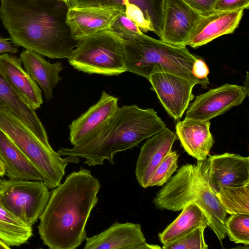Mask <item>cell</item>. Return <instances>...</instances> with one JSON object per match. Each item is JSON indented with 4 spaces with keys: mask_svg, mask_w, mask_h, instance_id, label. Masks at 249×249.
<instances>
[{
    "mask_svg": "<svg viewBox=\"0 0 249 249\" xmlns=\"http://www.w3.org/2000/svg\"><path fill=\"white\" fill-rule=\"evenodd\" d=\"M0 19L13 44L51 58H70L78 41L59 0H0Z\"/></svg>",
    "mask_w": 249,
    "mask_h": 249,
    "instance_id": "cell-1",
    "label": "cell"
},
{
    "mask_svg": "<svg viewBox=\"0 0 249 249\" xmlns=\"http://www.w3.org/2000/svg\"><path fill=\"white\" fill-rule=\"evenodd\" d=\"M100 187L90 170L81 167L53 189L37 226L45 245L50 249H75L82 244Z\"/></svg>",
    "mask_w": 249,
    "mask_h": 249,
    "instance_id": "cell-2",
    "label": "cell"
},
{
    "mask_svg": "<svg viewBox=\"0 0 249 249\" xmlns=\"http://www.w3.org/2000/svg\"><path fill=\"white\" fill-rule=\"evenodd\" d=\"M165 127L153 108L124 106L93 137L71 148L61 147L57 152L60 156L83 158L89 166L102 165L105 160L114 164L116 153L132 149Z\"/></svg>",
    "mask_w": 249,
    "mask_h": 249,
    "instance_id": "cell-3",
    "label": "cell"
},
{
    "mask_svg": "<svg viewBox=\"0 0 249 249\" xmlns=\"http://www.w3.org/2000/svg\"><path fill=\"white\" fill-rule=\"evenodd\" d=\"M126 71L148 79L158 72L181 77L195 85L200 81L192 72L197 58L186 47H176L144 34L124 40Z\"/></svg>",
    "mask_w": 249,
    "mask_h": 249,
    "instance_id": "cell-4",
    "label": "cell"
},
{
    "mask_svg": "<svg viewBox=\"0 0 249 249\" xmlns=\"http://www.w3.org/2000/svg\"><path fill=\"white\" fill-rule=\"evenodd\" d=\"M209 169L208 158L182 165L157 193L153 203L159 209L174 212L193 203L205 214L213 212L219 201L210 187Z\"/></svg>",
    "mask_w": 249,
    "mask_h": 249,
    "instance_id": "cell-5",
    "label": "cell"
},
{
    "mask_svg": "<svg viewBox=\"0 0 249 249\" xmlns=\"http://www.w3.org/2000/svg\"><path fill=\"white\" fill-rule=\"evenodd\" d=\"M0 130L32 163L49 189L61 183L68 162L78 161L75 157L61 158L50 145L44 143L29 127L7 110H0Z\"/></svg>",
    "mask_w": 249,
    "mask_h": 249,
    "instance_id": "cell-6",
    "label": "cell"
},
{
    "mask_svg": "<svg viewBox=\"0 0 249 249\" xmlns=\"http://www.w3.org/2000/svg\"><path fill=\"white\" fill-rule=\"evenodd\" d=\"M68 61L85 73L118 75L126 71L124 40L111 30L97 33L79 40Z\"/></svg>",
    "mask_w": 249,
    "mask_h": 249,
    "instance_id": "cell-7",
    "label": "cell"
},
{
    "mask_svg": "<svg viewBox=\"0 0 249 249\" xmlns=\"http://www.w3.org/2000/svg\"><path fill=\"white\" fill-rule=\"evenodd\" d=\"M49 189L42 180H5L0 189V202L14 215L32 227L47 205Z\"/></svg>",
    "mask_w": 249,
    "mask_h": 249,
    "instance_id": "cell-8",
    "label": "cell"
},
{
    "mask_svg": "<svg viewBox=\"0 0 249 249\" xmlns=\"http://www.w3.org/2000/svg\"><path fill=\"white\" fill-rule=\"evenodd\" d=\"M248 94L249 90L244 86L225 84L196 96L185 118L210 121L241 105Z\"/></svg>",
    "mask_w": 249,
    "mask_h": 249,
    "instance_id": "cell-9",
    "label": "cell"
},
{
    "mask_svg": "<svg viewBox=\"0 0 249 249\" xmlns=\"http://www.w3.org/2000/svg\"><path fill=\"white\" fill-rule=\"evenodd\" d=\"M201 16L182 0H164L160 40L186 47Z\"/></svg>",
    "mask_w": 249,
    "mask_h": 249,
    "instance_id": "cell-10",
    "label": "cell"
},
{
    "mask_svg": "<svg viewBox=\"0 0 249 249\" xmlns=\"http://www.w3.org/2000/svg\"><path fill=\"white\" fill-rule=\"evenodd\" d=\"M148 80L161 104L175 120L180 119L194 96V84L181 77L165 72L152 75Z\"/></svg>",
    "mask_w": 249,
    "mask_h": 249,
    "instance_id": "cell-11",
    "label": "cell"
},
{
    "mask_svg": "<svg viewBox=\"0 0 249 249\" xmlns=\"http://www.w3.org/2000/svg\"><path fill=\"white\" fill-rule=\"evenodd\" d=\"M118 101L103 90L98 101L69 125L71 143L75 146L93 137L115 114Z\"/></svg>",
    "mask_w": 249,
    "mask_h": 249,
    "instance_id": "cell-12",
    "label": "cell"
},
{
    "mask_svg": "<svg viewBox=\"0 0 249 249\" xmlns=\"http://www.w3.org/2000/svg\"><path fill=\"white\" fill-rule=\"evenodd\" d=\"M125 10L117 7H69L66 23L72 37L78 41L97 33L111 30Z\"/></svg>",
    "mask_w": 249,
    "mask_h": 249,
    "instance_id": "cell-13",
    "label": "cell"
},
{
    "mask_svg": "<svg viewBox=\"0 0 249 249\" xmlns=\"http://www.w3.org/2000/svg\"><path fill=\"white\" fill-rule=\"evenodd\" d=\"M208 181L217 193L220 186H241L249 183V158L225 153L209 155Z\"/></svg>",
    "mask_w": 249,
    "mask_h": 249,
    "instance_id": "cell-14",
    "label": "cell"
},
{
    "mask_svg": "<svg viewBox=\"0 0 249 249\" xmlns=\"http://www.w3.org/2000/svg\"><path fill=\"white\" fill-rule=\"evenodd\" d=\"M177 135L165 127L150 137L141 148L136 162L137 180L142 188L148 187L149 181L155 170L166 156L172 151Z\"/></svg>",
    "mask_w": 249,
    "mask_h": 249,
    "instance_id": "cell-15",
    "label": "cell"
},
{
    "mask_svg": "<svg viewBox=\"0 0 249 249\" xmlns=\"http://www.w3.org/2000/svg\"><path fill=\"white\" fill-rule=\"evenodd\" d=\"M20 58L8 53L0 54V73L14 91L33 110L43 103L41 90L22 67Z\"/></svg>",
    "mask_w": 249,
    "mask_h": 249,
    "instance_id": "cell-16",
    "label": "cell"
},
{
    "mask_svg": "<svg viewBox=\"0 0 249 249\" xmlns=\"http://www.w3.org/2000/svg\"><path fill=\"white\" fill-rule=\"evenodd\" d=\"M244 10L213 11L201 16L187 45L197 48L220 36L233 33L239 25Z\"/></svg>",
    "mask_w": 249,
    "mask_h": 249,
    "instance_id": "cell-17",
    "label": "cell"
},
{
    "mask_svg": "<svg viewBox=\"0 0 249 249\" xmlns=\"http://www.w3.org/2000/svg\"><path fill=\"white\" fill-rule=\"evenodd\" d=\"M85 240L84 249H137L145 242L146 239L140 224L116 222Z\"/></svg>",
    "mask_w": 249,
    "mask_h": 249,
    "instance_id": "cell-18",
    "label": "cell"
},
{
    "mask_svg": "<svg viewBox=\"0 0 249 249\" xmlns=\"http://www.w3.org/2000/svg\"><path fill=\"white\" fill-rule=\"evenodd\" d=\"M210 121L184 119L176 125V134L185 151L197 160H205L214 143Z\"/></svg>",
    "mask_w": 249,
    "mask_h": 249,
    "instance_id": "cell-19",
    "label": "cell"
},
{
    "mask_svg": "<svg viewBox=\"0 0 249 249\" xmlns=\"http://www.w3.org/2000/svg\"><path fill=\"white\" fill-rule=\"evenodd\" d=\"M25 70L39 85L47 101L53 97V90L61 78L59 73L63 69L61 62L51 63L41 55L29 50L20 53Z\"/></svg>",
    "mask_w": 249,
    "mask_h": 249,
    "instance_id": "cell-20",
    "label": "cell"
},
{
    "mask_svg": "<svg viewBox=\"0 0 249 249\" xmlns=\"http://www.w3.org/2000/svg\"><path fill=\"white\" fill-rule=\"evenodd\" d=\"M0 110L13 114L47 145H50L46 131L33 110L14 91L0 73Z\"/></svg>",
    "mask_w": 249,
    "mask_h": 249,
    "instance_id": "cell-21",
    "label": "cell"
},
{
    "mask_svg": "<svg viewBox=\"0 0 249 249\" xmlns=\"http://www.w3.org/2000/svg\"><path fill=\"white\" fill-rule=\"evenodd\" d=\"M0 160L9 179L39 181L36 168L10 138L0 130Z\"/></svg>",
    "mask_w": 249,
    "mask_h": 249,
    "instance_id": "cell-22",
    "label": "cell"
},
{
    "mask_svg": "<svg viewBox=\"0 0 249 249\" xmlns=\"http://www.w3.org/2000/svg\"><path fill=\"white\" fill-rule=\"evenodd\" d=\"M208 221L204 213L196 204L185 206L179 216L161 233L159 239L163 245L176 241L196 228L208 226Z\"/></svg>",
    "mask_w": 249,
    "mask_h": 249,
    "instance_id": "cell-23",
    "label": "cell"
},
{
    "mask_svg": "<svg viewBox=\"0 0 249 249\" xmlns=\"http://www.w3.org/2000/svg\"><path fill=\"white\" fill-rule=\"evenodd\" d=\"M33 235L32 227L6 209L0 202V239L8 246L18 247Z\"/></svg>",
    "mask_w": 249,
    "mask_h": 249,
    "instance_id": "cell-24",
    "label": "cell"
},
{
    "mask_svg": "<svg viewBox=\"0 0 249 249\" xmlns=\"http://www.w3.org/2000/svg\"><path fill=\"white\" fill-rule=\"evenodd\" d=\"M215 194L227 213L249 214V183L238 187L222 185Z\"/></svg>",
    "mask_w": 249,
    "mask_h": 249,
    "instance_id": "cell-25",
    "label": "cell"
},
{
    "mask_svg": "<svg viewBox=\"0 0 249 249\" xmlns=\"http://www.w3.org/2000/svg\"><path fill=\"white\" fill-rule=\"evenodd\" d=\"M225 227L231 241L249 245V214L235 213L226 218Z\"/></svg>",
    "mask_w": 249,
    "mask_h": 249,
    "instance_id": "cell-26",
    "label": "cell"
},
{
    "mask_svg": "<svg viewBox=\"0 0 249 249\" xmlns=\"http://www.w3.org/2000/svg\"><path fill=\"white\" fill-rule=\"evenodd\" d=\"M128 1L141 9L151 23L153 32L160 38L163 26L164 0H128Z\"/></svg>",
    "mask_w": 249,
    "mask_h": 249,
    "instance_id": "cell-27",
    "label": "cell"
},
{
    "mask_svg": "<svg viewBox=\"0 0 249 249\" xmlns=\"http://www.w3.org/2000/svg\"><path fill=\"white\" fill-rule=\"evenodd\" d=\"M178 156L176 151H172L166 156L154 172L148 187L161 186L167 182L178 167Z\"/></svg>",
    "mask_w": 249,
    "mask_h": 249,
    "instance_id": "cell-28",
    "label": "cell"
},
{
    "mask_svg": "<svg viewBox=\"0 0 249 249\" xmlns=\"http://www.w3.org/2000/svg\"><path fill=\"white\" fill-rule=\"evenodd\" d=\"M206 227H199L176 241L163 245L164 249H206L208 246L204 236Z\"/></svg>",
    "mask_w": 249,
    "mask_h": 249,
    "instance_id": "cell-29",
    "label": "cell"
},
{
    "mask_svg": "<svg viewBox=\"0 0 249 249\" xmlns=\"http://www.w3.org/2000/svg\"><path fill=\"white\" fill-rule=\"evenodd\" d=\"M111 30L115 32L124 40L134 38L143 33L122 12L114 22Z\"/></svg>",
    "mask_w": 249,
    "mask_h": 249,
    "instance_id": "cell-30",
    "label": "cell"
},
{
    "mask_svg": "<svg viewBox=\"0 0 249 249\" xmlns=\"http://www.w3.org/2000/svg\"><path fill=\"white\" fill-rule=\"evenodd\" d=\"M125 14L142 31L153 32L151 23L146 19L141 9L135 4L129 2H126Z\"/></svg>",
    "mask_w": 249,
    "mask_h": 249,
    "instance_id": "cell-31",
    "label": "cell"
},
{
    "mask_svg": "<svg viewBox=\"0 0 249 249\" xmlns=\"http://www.w3.org/2000/svg\"><path fill=\"white\" fill-rule=\"evenodd\" d=\"M127 0H69V7H117L125 10Z\"/></svg>",
    "mask_w": 249,
    "mask_h": 249,
    "instance_id": "cell-32",
    "label": "cell"
},
{
    "mask_svg": "<svg viewBox=\"0 0 249 249\" xmlns=\"http://www.w3.org/2000/svg\"><path fill=\"white\" fill-rule=\"evenodd\" d=\"M249 8V0H216L214 11H230Z\"/></svg>",
    "mask_w": 249,
    "mask_h": 249,
    "instance_id": "cell-33",
    "label": "cell"
},
{
    "mask_svg": "<svg viewBox=\"0 0 249 249\" xmlns=\"http://www.w3.org/2000/svg\"><path fill=\"white\" fill-rule=\"evenodd\" d=\"M201 16L207 15L214 11L216 0H182Z\"/></svg>",
    "mask_w": 249,
    "mask_h": 249,
    "instance_id": "cell-34",
    "label": "cell"
},
{
    "mask_svg": "<svg viewBox=\"0 0 249 249\" xmlns=\"http://www.w3.org/2000/svg\"><path fill=\"white\" fill-rule=\"evenodd\" d=\"M192 72L200 81L202 87L204 89L206 88L209 83L208 78L209 70L203 60L197 57L193 64Z\"/></svg>",
    "mask_w": 249,
    "mask_h": 249,
    "instance_id": "cell-35",
    "label": "cell"
},
{
    "mask_svg": "<svg viewBox=\"0 0 249 249\" xmlns=\"http://www.w3.org/2000/svg\"><path fill=\"white\" fill-rule=\"evenodd\" d=\"M10 38L0 36V54L5 53H16L18 49L14 47L12 42L10 41Z\"/></svg>",
    "mask_w": 249,
    "mask_h": 249,
    "instance_id": "cell-36",
    "label": "cell"
},
{
    "mask_svg": "<svg viewBox=\"0 0 249 249\" xmlns=\"http://www.w3.org/2000/svg\"><path fill=\"white\" fill-rule=\"evenodd\" d=\"M161 248L158 245H149L144 242L141 245L138 247V249H161Z\"/></svg>",
    "mask_w": 249,
    "mask_h": 249,
    "instance_id": "cell-37",
    "label": "cell"
},
{
    "mask_svg": "<svg viewBox=\"0 0 249 249\" xmlns=\"http://www.w3.org/2000/svg\"><path fill=\"white\" fill-rule=\"evenodd\" d=\"M6 172L4 166L0 160V177H2L5 175Z\"/></svg>",
    "mask_w": 249,
    "mask_h": 249,
    "instance_id": "cell-38",
    "label": "cell"
},
{
    "mask_svg": "<svg viewBox=\"0 0 249 249\" xmlns=\"http://www.w3.org/2000/svg\"><path fill=\"white\" fill-rule=\"evenodd\" d=\"M10 247L0 239V249H9Z\"/></svg>",
    "mask_w": 249,
    "mask_h": 249,
    "instance_id": "cell-39",
    "label": "cell"
},
{
    "mask_svg": "<svg viewBox=\"0 0 249 249\" xmlns=\"http://www.w3.org/2000/svg\"><path fill=\"white\" fill-rule=\"evenodd\" d=\"M4 181H5V179H1V177H0V189L2 185H3Z\"/></svg>",
    "mask_w": 249,
    "mask_h": 249,
    "instance_id": "cell-40",
    "label": "cell"
},
{
    "mask_svg": "<svg viewBox=\"0 0 249 249\" xmlns=\"http://www.w3.org/2000/svg\"><path fill=\"white\" fill-rule=\"evenodd\" d=\"M63 1L65 2L67 5H68L69 6V0H59Z\"/></svg>",
    "mask_w": 249,
    "mask_h": 249,
    "instance_id": "cell-41",
    "label": "cell"
}]
</instances>
